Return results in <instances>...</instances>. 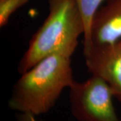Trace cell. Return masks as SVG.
<instances>
[{"instance_id":"9","label":"cell","mask_w":121,"mask_h":121,"mask_svg":"<svg viewBox=\"0 0 121 121\" xmlns=\"http://www.w3.org/2000/svg\"></svg>"},{"instance_id":"7","label":"cell","mask_w":121,"mask_h":121,"mask_svg":"<svg viewBox=\"0 0 121 121\" xmlns=\"http://www.w3.org/2000/svg\"><path fill=\"white\" fill-rule=\"evenodd\" d=\"M30 0H0V26L8 24L12 14Z\"/></svg>"},{"instance_id":"2","label":"cell","mask_w":121,"mask_h":121,"mask_svg":"<svg viewBox=\"0 0 121 121\" xmlns=\"http://www.w3.org/2000/svg\"><path fill=\"white\" fill-rule=\"evenodd\" d=\"M48 14L30 40L18 65L26 72L46 56L60 54L71 56L78 45L85 25L76 0H48Z\"/></svg>"},{"instance_id":"4","label":"cell","mask_w":121,"mask_h":121,"mask_svg":"<svg viewBox=\"0 0 121 121\" xmlns=\"http://www.w3.org/2000/svg\"><path fill=\"white\" fill-rule=\"evenodd\" d=\"M88 71L102 78L121 102V41L94 45L84 55Z\"/></svg>"},{"instance_id":"5","label":"cell","mask_w":121,"mask_h":121,"mask_svg":"<svg viewBox=\"0 0 121 121\" xmlns=\"http://www.w3.org/2000/svg\"><path fill=\"white\" fill-rule=\"evenodd\" d=\"M93 46L121 40V0H106L93 17L90 29Z\"/></svg>"},{"instance_id":"6","label":"cell","mask_w":121,"mask_h":121,"mask_svg":"<svg viewBox=\"0 0 121 121\" xmlns=\"http://www.w3.org/2000/svg\"><path fill=\"white\" fill-rule=\"evenodd\" d=\"M106 0H76L85 25L83 35V55L90 52L93 47L91 40L90 29L93 17L97 9Z\"/></svg>"},{"instance_id":"3","label":"cell","mask_w":121,"mask_h":121,"mask_svg":"<svg viewBox=\"0 0 121 121\" xmlns=\"http://www.w3.org/2000/svg\"><path fill=\"white\" fill-rule=\"evenodd\" d=\"M111 87L102 78L92 75L69 87L71 113L78 121H121L114 107Z\"/></svg>"},{"instance_id":"8","label":"cell","mask_w":121,"mask_h":121,"mask_svg":"<svg viewBox=\"0 0 121 121\" xmlns=\"http://www.w3.org/2000/svg\"><path fill=\"white\" fill-rule=\"evenodd\" d=\"M17 121H41L36 119V116L30 113H20L17 116Z\"/></svg>"},{"instance_id":"1","label":"cell","mask_w":121,"mask_h":121,"mask_svg":"<svg viewBox=\"0 0 121 121\" xmlns=\"http://www.w3.org/2000/svg\"><path fill=\"white\" fill-rule=\"evenodd\" d=\"M14 85L9 107L36 117L48 112L74 81L71 57L53 54L23 73Z\"/></svg>"}]
</instances>
